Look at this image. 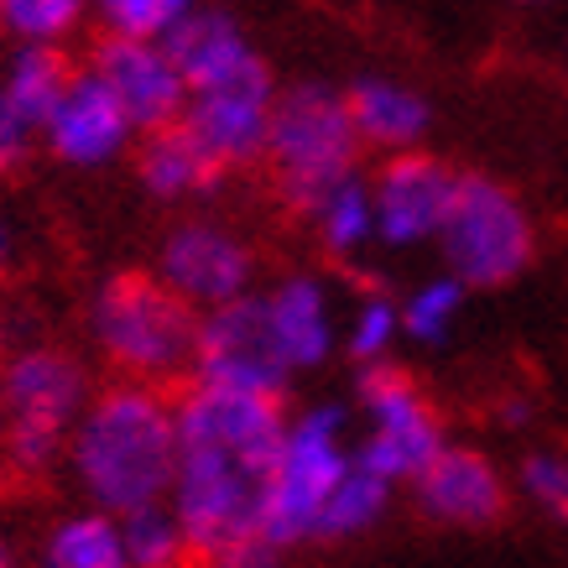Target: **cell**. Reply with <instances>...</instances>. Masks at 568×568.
Here are the masks:
<instances>
[{
    "label": "cell",
    "instance_id": "d6986e66",
    "mask_svg": "<svg viewBox=\"0 0 568 568\" xmlns=\"http://www.w3.org/2000/svg\"><path fill=\"white\" fill-rule=\"evenodd\" d=\"M69 79H73L69 58L52 48V42H21V48L11 52L6 73H0V100L11 104L32 131H42V121L52 115V104L63 100Z\"/></svg>",
    "mask_w": 568,
    "mask_h": 568
},
{
    "label": "cell",
    "instance_id": "4316f807",
    "mask_svg": "<svg viewBox=\"0 0 568 568\" xmlns=\"http://www.w3.org/2000/svg\"><path fill=\"white\" fill-rule=\"evenodd\" d=\"M193 6H204V0H94L104 27L125 37H168Z\"/></svg>",
    "mask_w": 568,
    "mask_h": 568
},
{
    "label": "cell",
    "instance_id": "3957f363",
    "mask_svg": "<svg viewBox=\"0 0 568 568\" xmlns=\"http://www.w3.org/2000/svg\"><path fill=\"white\" fill-rule=\"evenodd\" d=\"M361 136L349 121L345 89L328 84H293L276 89L272 125H266V168L276 178V193L308 214L334 183L361 173Z\"/></svg>",
    "mask_w": 568,
    "mask_h": 568
},
{
    "label": "cell",
    "instance_id": "1f68e13d",
    "mask_svg": "<svg viewBox=\"0 0 568 568\" xmlns=\"http://www.w3.org/2000/svg\"><path fill=\"white\" fill-rule=\"evenodd\" d=\"M0 568H17V558H11V548L0 542Z\"/></svg>",
    "mask_w": 568,
    "mask_h": 568
},
{
    "label": "cell",
    "instance_id": "4fadbf2b",
    "mask_svg": "<svg viewBox=\"0 0 568 568\" xmlns=\"http://www.w3.org/2000/svg\"><path fill=\"white\" fill-rule=\"evenodd\" d=\"M89 69L104 79V89L121 100V110L131 115L141 136L146 131H162L183 115L189 104V84L178 73L173 52L162 37H125V32H110L94 52Z\"/></svg>",
    "mask_w": 568,
    "mask_h": 568
},
{
    "label": "cell",
    "instance_id": "4dcf8cb0",
    "mask_svg": "<svg viewBox=\"0 0 568 568\" xmlns=\"http://www.w3.org/2000/svg\"><path fill=\"white\" fill-rule=\"evenodd\" d=\"M17 251H21V235H17V224L11 220H0V272L17 261Z\"/></svg>",
    "mask_w": 568,
    "mask_h": 568
},
{
    "label": "cell",
    "instance_id": "7c38bea8",
    "mask_svg": "<svg viewBox=\"0 0 568 568\" xmlns=\"http://www.w3.org/2000/svg\"><path fill=\"white\" fill-rule=\"evenodd\" d=\"M459 173L428 156L423 146L413 152H392L386 168L371 178V204H376V241L392 251H413V245L438 241L454 199Z\"/></svg>",
    "mask_w": 568,
    "mask_h": 568
},
{
    "label": "cell",
    "instance_id": "30bf717a",
    "mask_svg": "<svg viewBox=\"0 0 568 568\" xmlns=\"http://www.w3.org/2000/svg\"><path fill=\"white\" fill-rule=\"evenodd\" d=\"M193 376L220 381V386H245V392H272L293 381L272 345V328L261 313V293H245L235 303L199 313V345H193Z\"/></svg>",
    "mask_w": 568,
    "mask_h": 568
},
{
    "label": "cell",
    "instance_id": "cb8c5ba5",
    "mask_svg": "<svg viewBox=\"0 0 568 568\" xmlns=\"http://www.w3.org/2000/svg\"><path fill=\"white\" fill-rule=\"evenodd\" d=\"M459 313H465V282L454 272L433 276V282L413 287L407 303H402V334L417 339V345H444L454 324H459Z\"/></svg>",
    "mask_w": 568,
    "mask_h": 568
},
{
    "label": "cell",
    "instance_id": "603a6c76",
    "mask_svg": "<svg viewBox=\"0 0 568 568\" xmlns=\"http://www.w3.org/2000/svg\"><path fill=\"white\" fill-rule=\"evenodd\" d=\"M386 500H392V480L376 475L371 465H361V454H355V465L345 469V480L334 485L324 517H318V537H324V542H339V537H355V532H365V527H376L381 511H386Z\"/></svg>",
    "mask_w": 568,
    "mask_h": 568
},
{
    "label": "cell",
    "instance_id": "5b68a950",
    "mask_svg": "<svg viewBox=\"0 0 568 568\" xmlns=\"http://www.w3.org/2000/svg\"><path fill=\"white\" fill-rule=\"evenodd\" d=\"M349 465H355V438H349L345 407H308L303 417H293L282 433V448H276L272 485H266L261 537L276 548L313 542L318 517Z\"/></svg>",
    "mask_w": 568,
    "mask_h": 568
},
{
    "label": "cell",
    "instance_id": "9c48e42d",
    "mask_svg": "<svg viewBox=\"0 0 568 568\" xmlns=\"http://www.w3.org/2000/svg\"><path fill=\"white\" fill-rule=\"evenodd\" d=\"M361 407H365V438L355 444L361 465H371L386 480H417V469L428 465L444 448V428L438 413L428 407V396L417 392L402 371L386 365H365L361 381Z\"/></svg>",
    "mask_w": 568,
    "mask_h": 568
},
{
    "label": "cell",
    "instance_id": "ac0fdd59",
    "mask_svg": "<svg viewBox=\"0 0 568 568\" xmlns=\"http://www.w3.org/2000/svg\"><path fill=\"white\" fill-rule=\"evenodd\" d=\"M220 162L193 141V131L183 121L162 125V131H146V146H141V183L156 193V199H193V193H209L220 183Z\"/></svg>",
    "mask_w": 568,
    "mask_h": 568
},
{
    "label": "cell",
    "instance_id": "d4e9b609",
    "mask_svg": "<svg viewBox=\"0 0 568 568\" xmlns=\"http://www.w3.org/2000/svg\"><path fill=\"white\" fill-rule=\"evenodd\" d=\"M94 0H0V27L17 42H69Z\"/></svg>",
    "mask_w": 568,
    "mask_h": 568
},
{
    "label": "cell",
    "instance_id": "277c9868",
    "mask_svg": "<svg viewBox=\"0 0 568 568\" xmlns=\"http://www.w3.org/2000/svg\"><path fill=\"white\" fill-rule=\"evenodd\" d=\"M94 345L121 376L162 386L193 371V345H199V308L162 282V276H115L94 297Z\"/></svg>",
    "mask_w": 568,
    "mask_h": 568
},
{
    "label": "cell",
    "instance_id": "8992f818",
    "mask_svg": "<svg viewBox=\"0 0 568 568\" xmlns=\"http://www.w3.org/2000/svg\"><path fill=\"white\" fill-rule=\"evenodd\" d=\"M89 402L84 365L63 349H21L0 365V438L17 469H48Z\"/></svg>",
    "mask_w": 568,
    "mask_h": 568
},
{
    "label": "cell",
    "instance_id": "52a82bcc",
    "mask_svg": "<svg viewBox=\"0 0 568 568\" xmlns=\"http://www.w3.org/2000/svg\"><path fill=\"white\" fill-rule=\"evenodd\" d=\"M438 251L465 287H500V282L527 272V261L537 251L532 214L521 209L511 189H500L490 178L459 173L444 230H438Z\"/></svg>",
    "mask_w": 568,
    "mask_h": 568
},
{
    "label": "cell",
    "instance_id": "5bb4252c",
    "mask_svg": "<svg viewBox=\"0 0 568 568\" xmlns=\"http://www.w3.org/2000/svg\"><path fill=\"white\" fill-rule=\"evenodd\" d=\"M37 136L48 141L52 156L69 162V168H104V162H115L131 146L136 125L121 110V100L104 89L100 73L84 69L69 79L63 100L52 104V115L42 121Z\"/></svg>",
    "mask_w": 568,
    "mask_h": 568
},
{
    "label": "cell",
    "instance_id": "ffe728a7",
    "mask_svg": "<svg viewBox=\"0 0 568 568\" xmlns=\"http://www.w3.org/2000/svg\"><path fill=\"white\" fill-rule=\"evenodd\" d=\"M42 568H131L121 517H110L100 506L63 517L42 542Z\"/></svg>",
    "mask_w": 568,
    "mask_h": 568
},
{
    "label": "cell",
    "instance_id": "f1b7e54d",
    "mask_svg": "<svg viewBox=\"0 0 568 568\" xmlns=\"http://www.w3.org/2000/svg\"><path fill=\"white\" fill-rule=\"evenodd\" d=\"M32 125L21 121L11 104L0 100V173H11V168H21V156H27V146H32Z\"/></svg>",
    "mask_w": 568,
    "mask_h": 568
},
{
    "label": "cell",
    "instance_id": "9a60e30c",
    "mask_svg": "<svg viewBox=\"0 0 568 568\" xmlns=\"http://www.w3.org/2000/svg\"><path fill=\"white\" fill-rule=\"evenodd\" d=\"M261 313H266L276 355L293 376L318 371L339 349V308L318 276H282L276 287L261 293Z\"/></svg>",
    "mask_w": 568,
    "mask_h": 568
},
{
    "label": "cell",
    "instance_id": "484cf974",
    "mask_svg": "<svg viewBox=\"0 0 568 568\" xmlns=\"http://www.w3.org/2000/svg\"><path fill=\"white\" fill-rule=\"evenodd\" d=\"M396 339H402V303H392V297H381V293L361 297L349 308V318L339 324V345L361 365H381L392 355Z\"/></svg>",
    "mask_w": 568,
    "mask_h": 568
},
{
    "label": "cell",
    "instance_id": "7402d4cb",
    "mask_svg": "<svg viewBox=\"0 0 568 568\" xmlns=\"http://www.w3.org/2000/svg\"><path fill=\"white\" fill-rule=\"evenodd\" d=\"M121 537H125V558L131 568H189L199 552L189 542V527L178 521V511L168 500L136 506L121 517Z\"/></svg>",
    "mask_w": 568,
    "mask_h": 568
},
{
    "label": "cell",
    "instance_id": "6da1fadb",
    "mask_svg": "<svg viewBox=\"0 0 568 568\" xmlns=\"http://www.w3.org/2000/svg\"><path fill=\"white\" fill-rule=\"evenodd\" d=\"M287 417L272 392L193 381L178 402V465L168 506L189 527L199 558H220L235 542L261 537L266 485Z\"/></svg>",
    "mask_w": 568,
    "mask_h": 568
},
{
    "label": "cell",
    "instance_id": "ba28073f",
    "mask_svg": "<svg viewBox=\"0 0 568 568\" xmlns=\"http://www.w3.org/2000/svg\"><path fill=\"white\" fill-rule=\"evenodd\" d=\"M272 104H276V84L266 58L245 63L235 73H220L209 84L189 89V104L178 121L193 131V141L204 146L224 173L230 168H251L266 152V125H272Z\"/></svg>",
    "mask_w": 568,
    "mask_h": 568
},
{
    "label": "cell",
    "instance_id": "8fae6325",
    "mask_svg": "<svg viewBox=\"0 0 568 568\" xmlns=\"http://www.w3.org/2000/svg\"><path fill=\"white\" fill-rule=\"evenodd\" d=\"M156 276L189 308L209 313V308H220V303H235V297L251 293L256 256H251V245L235 230H224L214 220H193V224H178L173 235L162 241Z\"/></svg>",
    "mask_w": 568,
    "mask_h": 568
},
{
    "label": "cell",
    "instance_id": "2e32d148",
    "mask_svg": "<svg viewBox=\"0 0 568 568\" xmlns=\"http://www.w3.org/2000/svg\"><path fill=\"white\" fill-rule=\"evenodd\" d=\"M417 500L433 521L448 527H485L506 511V480L480 448L444 444L428 465L417 469Z\"/></svg>",
    "mask_w": 568,
    "mask_h": 568
},
{
    "label": "cell",
    "instance_id": "e0dca14e",
    "mask_svg": "<svg viewBox=\"0 0 568 568\" xmlns=\"http://www.w3.org/2000/svg\"><path fill=\"white\" fill-rule=\"evenodd\" d=\"M349 121H355V136L361 146H376V152H413L428 136V100L417 94L413 84L402 79H386V73H365L345 89Z\"/></svg>",
    "mask_w": 568,
    "mask_h": 568
},
{
    "label": "cell",
    "instance_id": "d6a6232c",
    "mask_svg": "<svg viewBox=\"0 0 568 568\" xmlns=\"http://www.w3.org/2000/svg\"><path fill=\"white\" fill-rule=\"evenodd\" d=\"M517 6H548V0H517Z\"/></svg>",
    "mask_w": 568,
    "mask_h": 568
},
{
    "label": "cell",
    "instance_id": "7a4b0ae2",
    "mask_svg": "<svg viewBox=\"0 0 568 568\" xmlns=\"http://www.w3.org/2000/svg\"><path fill=\"white\" fill-rule=\"evenodd\" d=\"M178 465V407L146 381L89 396L69 433V469L100 511L125 517L168 500Z\"/></svg>",
    "mask_w": 568,
    "mask_h": 568
},
{
    "label": "cell",
    "instance_id": "83f0119b",
    "mask_svg": "<svg viewBox=\"0 0 568 568\" xmlns=\"http://www.w3.org/2000/svg\"><path fill=\"white\" fill-rule=\"evenodd\" d=\"M521 496L532 500L542 517L568 521V454L558 448H537L521 459Z\"/></svg>",
    "mask_w": 568,
    "mask_h": 568
},
{
    "label": "cell",
    "instance_id": "f546056e",
    "mask_svg": "<svg viewBox=\"0 0 568 568\" xmlns=\"http://www.w3.org/2000/svg\"><path fill=\"white\" fill-rule=\"evenodd\" d=\"M276 542H266V537H251V542H235V548H224L220 558H209L214 568H282V558H276Z\"/></svg>",
    "mask_w": 568,
    "mask_h": 568
},
{
    "label": "cell",
    "instance_id": "44dd1931",
    "mask_svg": "<svg viewBox=\"0 0 568 568\" xmlns=\"http://www.w3.org/2000/svg\"><path fill=\"white\" fill-rule=\"evenodd\" d=\"M308 220L334 256H355L365 245H376V204H371V183H365L361 173H349L345 183H334V189L308 209Z\"/></svg>",
    "mask_w": 568,
    "mask_h": 568
}]
</instances>
